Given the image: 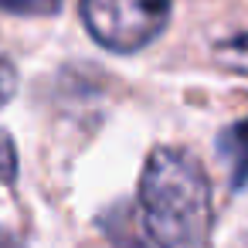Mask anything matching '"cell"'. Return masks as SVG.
I'll return each instance as SVG.
<instances>
[{
	"label": "cell",
	"mask_w": 248,
	"mask_h": 248,
	"mask_svg": "<svg viewBox=\"0 0 248 248\" xmlns=\"http://www.w3.org/2000/svg\"><path fill=\"white\" fill-rule=\"evenodd\" d=\"M119 248H207L211 241V184L204 167L177 146H156L140 173L136 207Z\"/></svg>",
	"instance_id": "6da1fadb"
},
{
	"label": "cell",
	"mask_w": 248,
	"mask_h": 248,
	"mask_svg": "<svg viewBox=\"0 0 248 248\" xmlns=\"http://www.w3.org/2000/svg\"><path fill=\"white\" fill-rule=\"evenodd\" d=\"M173 0H82L89 34L119 55L146 48L170 21Z\"/></svg>",
	"instance_id": "7a4b0ae2"
},
{
	"label": "cell",
	"mask_w": 248,
	"mask_h": 248,
	"mask_svg": "<svg viewBox=\"0 0 248 248\" xmlns=\"http://www.w3.org/2000/svg\"><path fill=\"white\" fill-rule=\"evenodd\" d=\"M217 156L231 170V187H245L248 184V119L228 126L217 136Z\"/></svg>",
	"instance_id": "3957f363"
},
{
	"label": "cell",
	"mask_w": 248,
	"mask_h": 248,
	"mask_svg": "<svg viewBox=\"0 0 248 248\" xmlns=\"http://www.w3.org/2000/svg\"><path fill=\"white\" fill-rule=\"evenodd\" d=\"M214 62L228 72H238V75H248V31L241 34H231L224 41H214Z\"/></svg>",
	"instance_id": "277c9868"
},
{
	"label": "cell",
	"mask_w": 248,
	"mask_h": 248,
	"mask_svg": "<svg viewBox=\"0 0 248 248\" xmlns=\"http://www.w3.org/2000/svg\"><path fill=\"white\" fill-rule=\"evenodd\" d=\"M58 0H0V11L11 14H51Z\"/></svg>",
	"instance_id": "5b68a950"
},
{
	"label": "cell",
	"mask_w": 248,
	"mask_h": 248,
	"mask_svg": "<svg viewBox=\"0 0 248 248\" xmlns=\"http://www.w3.org/2000/svg\"><path fill=\"white\" fill-rule=\"evenodd\" d=\"M14 92H17V68L7 58H0V106L11 102Z\"/></svg>",
	"instance_id": "8992f818"
},
{
	"label": "cell",
	"mask_w": 248,
	"mask_h": 248,
	"mask_svg": "<svg viewBox=\"0 0 248 248\" xmlns=\"http://www.w3.org/2000/svg\"><path fill=\"white\" fill-rule=\"evenodd\" d=\"M0 248H24V245H21L11 231H0Z\"/></svg>",
	"instance_id": "52a82bcc"
}]
</instances>
